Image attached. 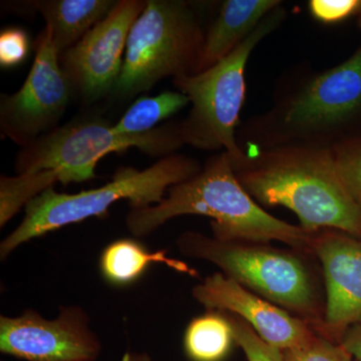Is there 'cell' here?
Listing matches in <instances>:
<instances>
[{"label":"cell","mask_w":361,"mask_h":361,"mask_svg":"<svg viewBox=\"0 0 361 361\" xmlns=\"http://www.w3.org/2000/svg\"><path fill=\"white\" fill-rule=\"evenodd\" d=\"M183 146L179 122L145 134L123 135L102 118H75L23 148L16 168L18 175L56 171L59 183L68 185L94 179L97 163L109 154L135 147L149 156L165 158Z\"/></svg>","instance_id":"8"},{"label":"cell","mask_w":361,"mask_h":361,"mask_svg":"<svg viewBox=\"0 0 361 361\" xmlns=\"http://www.w3.org/2000/svg\"><path fill=\"white\" fill-rule=\"evenodd\" d=\"M311 251L322 266L325 288L322 336L341 343L361 322V239L338 230L313 233Z\"/></svg>","instance_id":"13"},{"label":"cell","mask_w":361,"mask_h":361,"mask_svg":"<svg viewBox=\"0 0 361 361\" xmlns=\"http://www.w3.org/2000/svg\"><path fill=\"white\" fill-rule=\"evenodd\" d=\"M30 37L20 27H9L0 35V65L9 68L25 61L30 52Z\"/></svg>","instance_id":"23"},{"label":"cell","mask_w":361,"mask_h":361,"mask_svg":"<svg viewBox=\"0 0 361 361\" xmlns=\"http://www.w3.org/2000/svg\"><path fill=\"white\" fill-rule=\"evenodd\" d=\"M244 153L233 169L259 205L288 208L306 232L338 230L361 239V209L339 177L331 151L282 147Z\"/></svg>","instance_id":"2"},{"label":"cell","mask_w":361,"mask_h":361,"mask_svg":"<svg viewBox=\"0 0 361 361\" xmlns=\"http://www.w3.org/2000/svg\"><path fill=\"white\" fill-rule=\"evenodd\" d=\"M59 56L45 26L35 42V61L25 84L16 94L0 97L1 133L23 148L58 128L75 92Z\"/></svg>","instance_id":"9"},{"label":"cell","mask_w":361,"mask_h":361,"mask_svg":"<svg viewBox=\"0 0 361 361\" xmlns=\"http://www.w3.org/2000/svg\"><path fill=\"white\" fill-rule=\"evenodd\" d=\"M283 4L263 18L257 27L212 68L173 78L175 87L189 99L191 110L180 121L185 145L204 151L226 152L232 165L243 159L237 132L246 102V66L252 52L286 20Z\"/></svg>","instance_id":"6"},{"label":"cell","mask_w":361,"mask_h":361,"mask_svg":"<svg viewBox=\"0 0 361 361\" xmlns=\"http://www.w3.org/2000/svg\"><path fill=\"white\" fill-rule=\"evenodd\" d=\"M199 161L174 154L161 158L146 170L120 169L113 180L97 189L78 194H61L54 187L45 190L25 206V216L13 233L0 244L4 260L21 244L90 217H102L116 202L127 199L130 208L159 204L168 190L200 172Z\"/></svg>","instance_id":"5"},{"label":"cell","mask_w":361,"mask_h":361,"mask_svg":"<svg viewBox=\"0 0 361 361\" xmlns=\"http://www.w3.org/2000/svg\"><path fill=\"white\" fill-rule=\"evenodd\" d=\"M341 344L355 361H361V322L351 325L341 337Z\"/></svg>","instance_id":"25"},{"label":"cell","mask_w":361,"mask_h":361,"mask_svg":"<svg viewBox=\"0 0 361 361\" xmlns=\"http://www.w3.org/2000/svg\"><path fill=\"white\" fill-rule=\"evenodd\" d=\"M0 351L25 361H96L102 343L87 312L65 306L52 320L33 310L18 317L0 316Z\"/></svg>","instance_id":"10"},{"label":"cell","mask_w":361,"mask_h":361,"mask_svg":"<svg viewBox=\"0 0 361 361\" xmlns=\"http://www.w3.org/2000/svg\"><path fill=\"white\" fill-rule=\"evenodd\" d=\"M200 6L184 0L146 1L128 37L116 96L134 97L163 78L196 75L206 32Z\"/></svg>","instance_id":"7"},{"label":"cell","mask_w":361,"mask_h":361,"mask_svg":"<svg viewBox=\"0 0 361 361\" xmlns=\"http://www.w3.org/2000/svg\"><path fill=\"white\" fill-rule=\"evenodd\" d=\"M153 264L197 276V271L182 261L169 257L167 250L149 251L135 239L122 238L109 244L99 256V272L109 284L126 287L135 283Z\"/></svg>","instance_id":"16"},{"label":"cell","mask_w":361,"mask_h":361,"mask_svg":"<svg viewBox=\"0 0 361 361\" xmlns=\"http://www.w3.org/2000/svg\"><path fill=\"white\" fill-rule=\"evenodd\" d=\"M122 361H152L151 356L145 353H127Z\"/></svg>","instance_id":"26"},{"label":"cell","mask_w":361,"mask_h":361,"mask_svg":"<svg viewBox=\"0 0 361 361\" xmlns=\"http://www.w3.org/2000/svg\"><path fill=\"white\" fill-rule=\"evenodd\" d=\"M360 0H310L308 9L314 20L334 25L355 14Z\"/></svg>","instance_id":"24"},{"label":"cell","mask_w":361,"mask_h":361,"mask_svg":"<svg viewBox=\"0 0 361 361\" xmlns=\"http://www.w3.org/2000/svg\"><path fill=\"white\" fill-rule=\"evenodd\" d=\"M283 361H355L338 342L318 334L303 348L282 351Z\"/></svg>","instance_id":"22"},{"label":"cell","mask_w":361,"mask_h":361,"mask_svg":"<svg viewBox=\"0 0 361 361\" xmlns=\"http://www.w3.org/2000/svg\"><path fill=\"white\" fill-rule=\"evenodd\" d=\"M146 1L120 0L110 13L59 56L73 90L92 103L115 90L123 54L135 21Z\"/></svg>","instance_id":"11"},{"label":"cell","mask_w":361,"mask_h":361,"mask_svg":"<svg viewBox=\"0 0 361 361\" xmlns=\"http://www.w3.org/2000/svg\"><path fill=\"white\" fill-rule=\"evenodd\" d=\"M236 344L227 313L208 310L188 324L183 346L190 361H224Z\"/></svg>","instance_id":"17"},{"label":"cell","mask_w":361,"mask_h":361,"mask_svg":"<svg viewBox=\"0 0 361 361\" xmlns=\"http://www.w3.org/2000/svg\"><path fill=\"white\" fill-rule=\"evenodd\" d=\"M331 152L339 177L361 209V137Z\"/></svg>","instance_id":"20"},{"label":"cell","mask_w":361,"mask_h":361,"mask_svg":"<svg viewBox=\"0 0 361 361\" xmlns=\"http://www.w3.org/2000/svg\"><path fill=\"white\" fill-rule=\"evenodd\" d=\"M355 16L357 18V25L361 28V0H360V4H358Z\"/></svg>","instance_id":"27"},{"label":"cell","mask_w":361,"mask_h":361,"mask_svg":"<svg viewBox=\"0 0 361 361\" xmlns=\"http://www.w3.org/2000/svg\"><path fill=\"white\" fill-rule=\"evenodd\" d=\"M59 182L56 171L26 173L16 177L0 178V226L4 227L21 207Z\"/></svg>","instance_id":"19"},{"label":"cell","mask_w":361,"mask_h":361,"mask_svg":"<svg viewBox=\"0 0 361 361\" xmlns=\"http://www.w3.org/2000/svg\"><path fill=\"white\" fill-rule=\"evenodd\" d=\"M116 2L113 0H40L28 2L39 11L51 30L52 39L63 54L104 20Z\"/></svg>","instance_id":"15"},{"label":"cell","mask_w":361,"mask_h":361,"mask_svg":"<svg viewBox=\"0 0 361 361\" xmlns=\"http://www.w3.org/2000/svg\"><path fill=\"white\" fill-rule=\"evenodd\" d=\"M184 215L212 218L213 237L222 241H278L312 254L313 233L266 212L239 182L226 152L210 157L194 177L171 187L161 203L130 209L126 226L134 236L144 237Z\"/></svg>","instance_id":"3"},{"label":"cell","mask_w":361,"mask_h":361,"mask_svg":"<svg viewBox=\"0 0 361 361\" xmlns=\"http://www.w3.org/2000/svg\"><path fill=\"white\" fill-rule=\"evenodd\" d=\"M361 137V44L334 68L310 63L287 68L277 78L272 104L240 125L243 151L299 147L332 151Z\"/></svg>","instance_id":"1"},{"label":"cell","mask_w":361,"mask_h":361,"mask_svg":"<svg viewBox=\"0 0 361 361\" xmlns=\"http://www.w3.org/2000/svg\"><path fill=\"white\" fill-rule=\"evenodd\" d=\"M280 0H225L205 32L196 73L209 70L230 54L281 6Z\"/></svg>","instance_id":"14"},{"label":"cell","mask_w":361,"mask_h":361,"mask_svg":"<svg viewBox=\"0 0 361 361\" xmlns=\"http://www.w3.org/2000/svg\"><path fill=\"white\" fill-rule=\"evenodd\" d=\"M226 313L234 330L236 344L245 353L248 361H283L282 350L266 343L255 330L238 316Z\"/></svg>","instance_id":"21"},{"label":"cell","mask_w":361,"mask_h":361,"mask_svg":"<svg viewBox=\"0 0 361 361\" xmlns=\"http://www.w3.org/2000/svg\"><path fill=\"white\" fill-rule=\"evenodd\" d=\"M192 295L207 310L238 316L266 343L282 351L303 348L318 336L310 322L266 300L223 273L206 277L194 287Z\"/></svg>","instance_id":"12"},{"label":"cell","mask_w":361,"mask_h":361,"mask_svg":"<svg viewBox=\"0 0 361 361\" xmlns=\"http://www.w3.org/2000/svg\"><path fill=\"white\" fill-rule=\"evenodd\" d=\"M183 255L213 263L242 286L310 322L322 336L325 298L312 254L260 242L222 241L187 231L177 240Z\"/></svg>","instance_id":"4"},{"label":"cell","mask_w":361,"mask_h":361,"mask_svg":"<svg viewBox=\"0 0 361 361\" xmlns=\"http://www.w3.org/2000/svg\"><path fill=\"white\" fill-rule=\"evenodd\" d=\"M190 104L180 92H164L157 97H141L113 125L118 134L140 135L156 129L161 121L174 116Z\"/></svg>","instance_id":"18"}]
</instances>
